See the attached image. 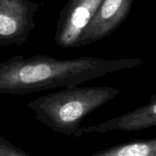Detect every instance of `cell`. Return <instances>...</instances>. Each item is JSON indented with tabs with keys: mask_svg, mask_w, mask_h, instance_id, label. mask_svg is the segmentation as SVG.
Segmentation results:
<instances>
[{
	"mask_svg": "<svg viewBox=\"0 0 156 156\" xmlns=\"http://www.w3.org/2000/svg\"><path fill=\"white\" fill-rule=\"evenodd\" d=\"M139 58L105 59L95 57L59 59L15 55L0 62V94L25 95L58 87L78 86L108 74L139 67Z\"/></svg>",
	"mask_w": 156,
	"mask_h": 156,
	"instance_id": "1",
	"label": "cell"
},
{
	"mask_svg": "<svg viewBox=\"0 0 156 156\" xmlns=\"http://www.w3.org/2000/svg\"><path fill=\"white\" fill-rule=\"evenodd\" d=\"M120 93L117 88L66 87L41 96L27 104L36 119L50 130L68 136L81 137L84 118Z\"/></svg>",
	"mask_w": 156,
	"mask_h": 156,
	"instance_id": "2",
	"label": "cell"
},
{
	"mask_svg": "<svg viewBox=\"0 0 156 156\" xmlns=\"http://www.w3.org/2000/svg\"><path fill=\"white\" fill-rule=\"evenodd\" d=\"M39 4L32 0H0V46H21L36 27Z\"/></svg>",
	"mask_w": 156,
	"mask_h": 156,
	"instance_id": "3",
	"label": "cell"
},
{
	"mask_svg": "<svg viewBox=\"0 0 156 156\" xmlns=\"http://www.w3.org/2000/svg\"><path fill=\"white\" fill-rule=\"evenodd\" d=\"M102 0H69L62 7L56 25L54 40L60 48H75Z\"/></svg>",
	"mask_w": 156,
	"mask_h": 156,
	"instance_id": "4",
	"label": "cell"
},
{
	"mask_svg": "<svg viewBox=\"0 0 156 156\" xmlns=\"http://www.w3.org/2000/svg\"><path fill=\"white\" fill-rule=\"evenodd\" d=\"M134 0H102L75 47L98 42L114 33L128 17Z\"/></svg>",
	"mask_w": 156,
	"mask_h": 156,
	"instance_id": "5",
	"label": "cell"
},
{
	"mask_svg": "<svg viewBox=\"0 0 156 156\" xmlns=\"http://www.w3.org/2000/svg\"><path fill=\"white\" fill-rule=\"evenodd\" d=\"M156 127V94L150 97L148 104L119 117L82 127V133H105L109 132H135Z\"/></svg>",
	"mask_w": 156,
	"mask_h": 156,
	"instance_id": "6",
	"label": "cell"
},
{
	"mask_svg": "<svg viewBox=\"0 0 156 156\" xmlns=\"http://www.w3.org/2000/svg\"><path fill=\"white\" fill-rule=\"evenodd\" d=\"M90 156H156V138L130 141L95 151Z\"/></svg>",
	"mask_w": 156,
	"mask_h": 156,
	"instance_id": "7",
	"label": "cell"
},
{
	"mask_svg": "<svg viewBox=\"0 0 156 156\" xmlns=\"http://www.w3.org/2000/svg\"><path fill=\"white\" fill-rule=\"evenodd\" d=\"M0 156H30L19 147L0 136Z\"/></svg>",
	"mask_w": 156,
	"mask_h": 156,
	"instance_id": "8",
	"label": "cell"
}]
</instances>
